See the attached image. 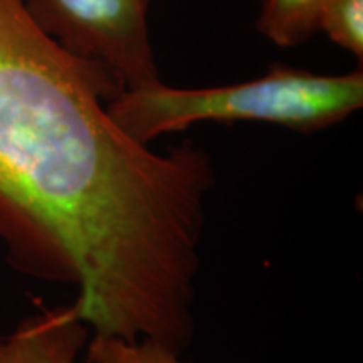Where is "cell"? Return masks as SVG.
Segmentation results:
<instances>
[{"label": "cell", "mask_w": 363, "mask_h": 363, "mask_svg": "<svg viewBox=\"0 0 363 363\" xmlns=\"http://www.w3.org/2000/svg\"><path fill=\"white\" fill-rule=\"evenodd\" d=\"M120 93L27 0H0V249L22 274L74 286L81 318L101 328L187 276L216 182L206 150L157 152L126 135L106 110Z\"/></svg>", "instance_id": "1"}, {"label": "cell", "mask_w": 363, "mask_h": 363, "mask_svg": "<svg viewBox=\"0 0 363 363\" xmlns=\"http://www.w3.org/2000/svg\"><path fill=\"white\" fill-rule=\"evenodd\" d=\"M363 104V71L315 74L272 66L261 78L216 88H172L157 83L126 89L106 104L113 121L136 142H150L202 121H254L316 131L347 120Z\"/></svg>", "instance_id": "2"}, {"label": "cell", "mask_w": 363, "mask_h": 363, "mask_svg": "<svg viewBox=\"0 0 363 363\" xmlns=\"http://www.w3.org/2000/svg\"><path fill=\"white\" fill-rule=\"evenodd\" d=\"M38 24L121 91L162 83L148 33L152 0H27Z\"/></svg>", "instance_id": "3"}, {"label": "cell", "mask_w": 363, "mask_h": 363, "mask_svg": "<svg viewBox=\"0 0 363 363\" xmlns=\"http://www.w3.org/2000/svg\"><path fill=\"white\" fill-rule=\"evenodd\" d=\"M89 333L74 305L49 308L0 340V363H79Z\"/></svg>", "instance_id": "4"}, {"label": "cell", "mask_w": 363, "mask_h": 363, "mask_svg": "<svg viewBox=\"0 0 363 363\" xmlns=\"http://www.w3.org/2000/svg\"><path fill=\"white\" fill-rule=\"evenodd\" d=\"M326 0H264L257 30L279 48H293L318 33Z\"/></svg>", "instance_id": "5"}, {"label": "cell", "mask_w": 363, "mask_h": 363, "mask_svg": "<svg viewBox=\"0 0 363 363\" xmlns=\"http://www.w3.org/2000/svg\"><path fill=\"white\" fill-rule=\"evenodd\" d=\"M86 363H184L179 352L157 340H130L93 335L86 345Z\"/></svg>", "instance_id": "6"}, {"label": "cell", "mask_w": 363, "mask_h": 363, "mask_svg": "<svg viewBox=\"0 0 363 363\" xmlns=\"http://www.w3.org/2000/svg\"><path fill=\"white\" fill-rule=\"evenodd\" d=\"M318 30H323L331 43L363 57V0H326L320 13Z\"/></svg>", "instance_id": "7"}]
</instances>
